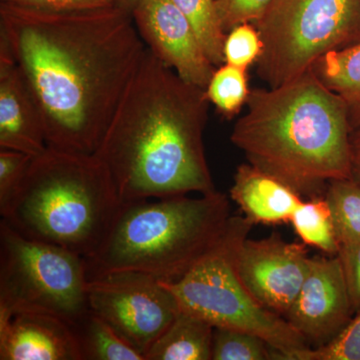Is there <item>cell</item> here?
<instances>
[{
	"label": "cell",
	"instance_id": "cell-9",
	"mask_svg": "<svg viewBox=\"0 0 360 360\" xmlns=\"http://www.w3.org/2000/svg\"><path fill=\"white\" fill-rule=\"evenodd\" d=\"M87 298L89 309L144 359L180 311L172 291L155 277L139 272H115L89 279Z\"/></svg>",
	"mask_w": 360,
	"mask_h": 360
},
{
	"label": "cell",
	"instance_id": "cell-30",
	"mask_svg": "<svg viewBox=\"0 0 360 360\" xmlns=\"http://www.w3.org/2000/svg\"><path fill=\"white\" fill-rule=\"evenodd\" d=\"M350 155H352V179L360 184V127L350 134Z\"/></svg>",
	"mask_w": 360,
	"mask_h": 360
},
{
	"label": "cell",
	"instance_id": "cell-15",
	"mask_svg": "<svg viewBox=\"0 0 360 360\" xmlns=\"http://www.w3.org/2000/svg\"><path fill=\"white\" fill-rule=\"evenodd\" d=\"M229 198L255 224L290 222L303 198L295 189L250 163L239 165Z\"/></svg>",
	"mask_w": 360,
	"mask_h": 360
},
{
	"label": "cell",
	"instance_id": "cell-29",
	"mask_svg": "<svg viewBox=\"0 0 360 360\" xmlns=\"http://www.w3.org/2000/svg\"><path fill=\"white\" fill-rule=\"evenodd\" d=\"M9 4L53 11H85L118 4L120 0H0Z\"/></svg>",
	"mask_w": 360,
	"mask_h": 360
},
{
	"label": "cell",
	"instance_id": "cell-23",
	"mask_svg": "<svg viewBox=\"0 0 360 360\" xmlns=\"http://www.w3.org/2000/svg\"><path fill=\"white\" fill-rule=\"evenodd\" d=\"M213 360H281V355L269 343L253 333L238 329L214 328Z\"/></svg>",
	"mask_w": 360,
	"mask_h": 360
},
{
	"label": "cell",
	"instance_id": "cell-28",
	"mask_svg": "<svg viewBox=\"0 0 360 360\" xmlns=\"http://www.w3.org/2000/svg\"><path fill=\"white\" fill-rule=\"evenodd\" d=\"M340 258L354 314L360 311V243L340 246Z\"/></svg>",
	"mask_w": 360,
	"mask_h": 360
},
{
	"label": "cell",
	"instance_id": "cell-19",
	"mask_svg": "<svg viewBox=\"0 0 360 360\" xmlns=\"http://www.w3.org/2000/svg\"><path fill=\"white\" fill-rule=\"evenodd\" d=\"M290 224L303 245L319 248L330 257L340 252V241L326 196L303 200L293 212Z\"/></svg>",
	"mask_w": 360,
	"mask_h": 360
},
{
	"label": "cell",
	"instance_id": "cell-26",
	"mask_svg": "<svg viewBox=\"0 0 360 360\" xmlns=\"http://www.w3.org/2000/svg\"><path fill=\"white\" fill-rule=\"evenodd\" d=\"M272 0H215L220 25L225 33L243 23H255L264 16Z\"/></svg>",
	"mask_w": 360,
	"mask_h": 360
},
{
	"label": "cell",
	"instance_id": "cell-27",
	"mask_svg": "<svg viewBox=\"0 0 360 360\" xmlns=\"http://www.w3.org/2000/svg\"><path fill=\"white\" fill-rule=\"evenodd\" d=\"M32 158L21 151L0 148V205L8 200L20 184Z\"/></svg>",
	"mask_w": 360,
	"mask_h": 360
},
{
	"label": "cell",
	"instance_id": "cell-25",
	"mask_svg": "<svg viewBox=\"0 0 360 360\" xmlns=\"http://www.w3.org/2000/svg\"><path fill=\"white\" fill-rule=\"evenodd\" d=\"M300 360H360V311L333 340L309 347Z\"/></svg>",
	"mask_w": 360,
	"mask_h": 360
},
{
	"label": "cell",
	"instance_id": "cell-18",
	"mask_svg": "<svg viewBox=\"0 0 360 360\" xmlns=\"http://www.w3.org/2000/svg\"><path fill=\"white\" fill-rule=\"evenodd\" d=\"M70 326L82 360H146L110 324L90 309Z\"/></svg>",
	"mask_w": 360,
	"mask_h": 360
},
{
	"label": "cell",
	"instance_id": "cell-17",
	"mask_svg": "<svg viewBox=\"0 0 360 360\" xmlns=\"http://www.w3.org/2000/svg\"><path fill=\"white\" fill-rule=\"evenodd\" d=\"M316 77L342 99L352 130L360 127V41L324 54L312 65Z\"/></svg>",
	"mask_w": 360,
	"mask_h": 360
},
{
	"label": "cell",
	"instance_id": "cell-11",
	"mask_svg": "<svg viewBox=\"0 0 360 360\" xmlns=\"http://www.w3.org/2000/svg\"><path fill=\"white\" fill-rule=\"evenodd\" d=\"M130 13L146 49L187 84L205 89L217 68L174 2L135 0Z\"/></svg>",
	"mask_w": 360,
	"mask_h": 360
},
{
	"label": "cell",
	"instance_id": "cell-13",
	"mask_svg": "<svg viewBox=\"0 0 360 360\" xmlns=\"http://www.w3.org/2000/svg\"><path fill=\"white\" fill-rule=\"evenodd\" d=\"M0 359L82 360L71 326L53 315L0 314Z\"/></svg>",
	"mask_w": 360,
	"mask_h": 360
},
{
	"label": "cell",
	"instance_id": "cell-22",
	"mask_svg": "<svg viewBox=\"0 0 360 360\" xmlns=\"http://www.w3.org/2000/svg\"><path fill=\"white\" fill-rule=\"evenodd\" d=\"M250 91L248 70L227 63L215 68L205 89L208 101L229 120L246 106Z\"/></svg>",
	"mask_w": 360,
	"mask_h": 360
},
{
	"label": "cell",
	"instance_id": "cell-7",
	"mask_svg": "<svg viewBox=\"0 0 360 360\" xmlns=\"http://www.w3.org/2000/svg\"><path fill=\"white\" fill-rule=\"evenodd\" d=\"M255 25L264 44L258 77L276 87L360 41V0H272Z\"/></svg>",
	"mask_w": 360,
	"mask_h": 360
},
{
	"label": "cell",
	"instance_id": "cell-1",
	"mask_svg": "<svg viewBox=\"0 0 360 360\" xmlns=\"http://www.w3.org/2000/svg\"><path fill=\"white\" fill-rule=\"evenodd\" d=\"M0 41L37 103L47 148L94 155L146 51L130 9L0 1Z\"/></svg>",
	"mask_w": 360,
	"mask_h": 360
},
{
	"label": "cell",
	"instance_id": "cell-16",
	"mask_svg": "<svg viewBox=\"0 0 360 360\" xmlns=\"http://www.w3.org/2000/svg\"><path fill=\"white\" fill-rule=\"evenodd\" d=\"M214 328L180 309L174 322L148 350L146 360H210Z\"/></svg>",
	"mask_w": 360,
	"mask_h": 360
},
{
	"label": "cell",
	"instance_id": "cell-12",
	"mask_svg": "<svg viewBox=\"0 0 360 360\" xmlns=\"http://www.w3.org/2000/svg\"><path fill=\"white\" fill-rule=\"evenodd\" d=\"M352 311L340 258L309 257V269L295 302L284 315L310 347L333 340L352 321Z\"/></svg>",
	"mask_w": 360,
	"mask_h": 360
},
{
	"label": "cell",
	"instance_id": "cell-24",
	"mask_svg": "<svg viewBox=\"0 0 360 360\" xmlns=\"http://www.w3.org/2000/svg\"><path fill=\"white\" fill-rule=\"evenodd\" d=\"M264 44L257 26L243 23L226 33L224 45V63L248 70L257 65Z\"/></svg>",
	"mask_w": 360,
	"mask_h": 360
},
{
	"label": "cell",
	"instance_id": "cell-21",
	"mask_svg": "<svg viewBox=\"0 0 360 360\" xmlns=\"http://www.w3.org/2000/svg\"><path fill=\"white\" fill-rule=\"evenodd\" d=\"M193 26L206 56L215 68L224 65L226 33L220 25L215 0H172Z\"/></svg>",
	"mask_w": 360,
	"mask_h": 360
},
{
	"label": "cell",
	"instance_id": "cell-10",
	"mask_svg": "<svg viewBox=\"0 0 360 360\" xmlns=\"http://www.w3.org/2000/svg\"><path fill=\"white\" fill-rule=\"evenodd\" d=\"M309 257L303 243H288L278 234L241 243L236 266L241 281L262 305L284 316L302 288Z\"/></svg>",
	"mask_w": 360,
	"mask_h": 360
},
{
	"label": "cell",
	"instance_id": "cell-5",
	"mask_svg": "<svg viewBox=\"0 0 360 360\" xmlns=\"http://www.w3.org/2000/svg\"><path fill=\"white\" fill-rule=\"evenodd\" d=\"M122 205L96 155L47 148L33 156L0 214L21 236L86 258L103 243Z\"/></svg>",
	"mask_w": 360,
	"mask_h": 360
},
{
	"label": "cell",
	"instance_id": "cell-6",
	"mask_svg": "<svg viewBox=\"0 0 360 360\" xmlns=\"http://www.w3.org/2000/svg\"><path fill=\"white\" fill-rule=\"evenodd\" d=\"M248 217L232 215L221 243L193 269L174 283H163L180 309L210 322L213 328L253 333L281 355V360H300L309 345L284 317L265 309L241 281L236 257L252 229Z\"/></svg>",
	"mask_w": 360,
	"mask_h": 360
},
{
	"label": "cell",
	"instance_id": "cell-20",
	"mask_svg": "<svg viewBox=\"0 0 360 360\" xmlns=\"http://www.w3.org/2000/svg\"><path fill=\"white\" fill-rule=\"evenodd\" d=\"M324 196L340 246L360 243V184L352 179L333 180Z\"/></svg>",
	"mask_w": 360,
	"mask_h": 360
},
{
	"label": "cell",
	"instance_id": "cell-4",
	"mask_svg": "<svg viewBox=\"0 0 360 360\" xmlns=\"http://www.w3.org/2000/svg\"><path fill=\"white\" fill-rule=\"evenodd\" d=\"M229 196L215 193L122 202L103 243L84 258L87 277L139 272L174 283L221 243Z\"/></svg>",
	"mask_w": 360,
	"mask_h": 360
},
{
	"label": "cell",
	"instance_id": "cell-3",
	"mask_svg": "<svg viewBox=\"0 0 360 360\" xmlns=\"http://www.w3.org/2000/svg\"><path fill=\"white\" fill-rule=\"evenodd\" d=\"M352 131L345 103L310 68L279 86L251 89L231 141L251 165L310 198L333 180L352 179Z\"/></svg>",
	"mask_w": 360,
	"mask_h": 360
},
{
	"label": "cell",
	"instance_id": "cell-2",
	"mask_svg": "<svg viewBox=\"0 0 360 360\" xmlns=\"http://www.w3.org/2000/svg\"><path fill=\"white\" fill-rule=\"evenodd\" d=\"M210 103L146 49L94 153L122 202L217 191L203 141Z\"/></svg>",
	"mask_w": 360,
	"mask_h": 360
},
{
	"label": "cell",
	"instance_id": "cell-14",
	"mask_svg": "<svg viewBox=\"0 0 360 360\" xmlns=\"http://www.w3.org/2000/svg\"><path fill=\"white\" fill-rule=\"evenodd\" d=\"M0 148L30 156L46 150L44 122L25 78L0 41Z\"/></svg>",
	"mask_w": 360,
	"mask_h": 360
},
{
	"label": "cell",
	"instance_id": "cell-8",
	"mask_svg": "<svg viewBox=\"0 0 360 360\" xmlns=\"http://www.w3.org/2000/svg\"><path fill=\"white\" fill-rule=\"evenodd\" d=\"M84 257L0 221V314L53 315L72 324L89 309Z\"/></svg>",
	"mask_w": 360,
	"mask_h": 360
},
{
	"label": "cell",
	"instance_id": "cell-31",
	"mask_svg": "<svg viewBox=\"0 0 360 360\" xmlns=\"http://www.w3.org/2000/svg\"><path fill=\"white\" fill-rule=\"evenodd\" d=\"M135 0H120V4L127 6V8H131L132 4H134Z\"/></svg>",
	"mask_w": 360,
	"mask_h": 360
}]
</instances>
